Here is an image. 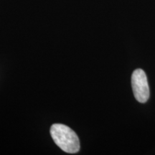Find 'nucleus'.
<instances>
[{
    "label": "nucleus",
    "instance_id": "f257e3e1",
    "mask_svg": "<svg viewBox=\"0 0 155 155\" xmlns=\"http://www.w3.org/2000/svg\"><path fill=\"white\" fill-rule=\"evenodd\" d=\"M50 134L54 142L64 152L74 154L80 150L78 137L73 129L67 126L61 124L52 125Z\"/></svg>",
    "mask_w": 155,
    "mask_h": 155
},
{
    "label": "nucleus",
    "instance_id": "f03ea898",
    "mask_svg": "<svg viewBox=\"0 0 155 155\" xmlns=\"http://www.w3.org/2000/svg\"><path fill=\"white\" fill-rule=\"evenodd\" d=\"M131 86L135 98L139 103H145L150 98V88L146 73L143 70L137 69L131 75Z\"/></svg>",
    "mask_w": 155,
    "mask_h": 155
}]
</instances>
